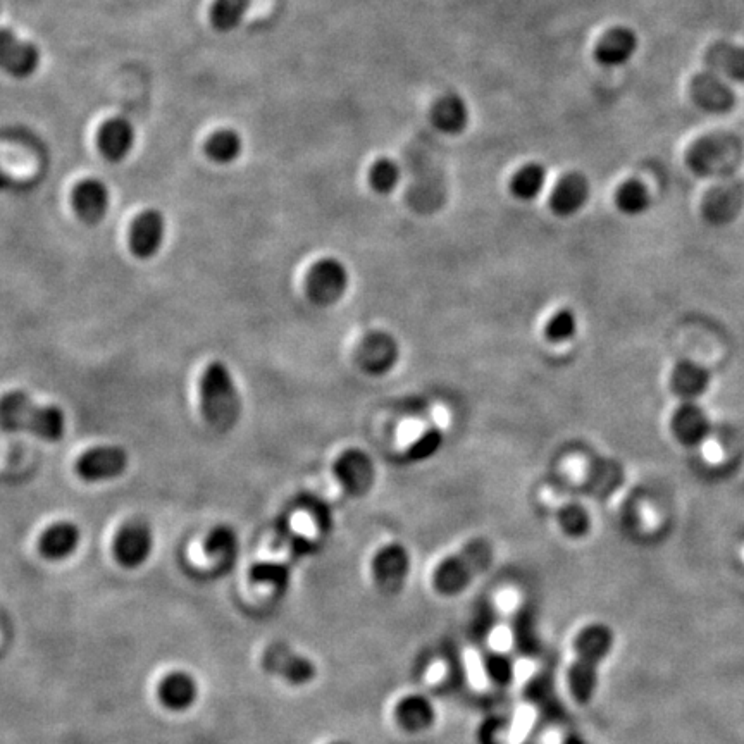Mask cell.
<instances>
[{"instance_id": "3", "label": "cell", "mask_w": 744, "mask_h": 744, "mask_svg": "<svg viewBox=\"0 0 744 744\" xmlns=\"http://www.w3.org/2000/svg\"><path fill=\"white\" fill-rule=\"evenodd\" d=\"M614 645V634L608 627L595 626L586 627L577 634L574 650L576 660L569 670V684H571L572 696L579 703H588L591 696L595 695L596 682H598V667L603 658L607 657Z\"/></svg>"}, {"instance_id": "14", "label": "cell", "mask_w": 744, "mask_h": 744, "mask_svg": "<svg viewBox=\"0 0 744 744\" xmlns=\"http://www.w3.org/2000/svg\"><path fill=\"white\" fill-rule=\"evenodd\" d=\"M589 199V183L581 173H569L558 180L550 195V209L558 217H571L583 209Z\"/></svg>"}, {"instance_id": "34", "label": "cell", "mask_w": 744, "mask_h": 744, "mask_svg": "<svg viewBox=\"0 0 744 744\" xmlns=\"http://www.w3.org/2000/svg\"><path fill=\"white\" fill-rule=\"evenodd\" d=\"M250 577L254 583L271 584L276 589H285L290 581V571L283 564L259 562L252 567Z\"/></svg>"}, {"instance_id": "15", "label": "cell", "mask_w": 744, "mask_h": 744, "mask_svg": "<svg viewBox=\"0 0 744 744\" xmlns=\"http://www.w3.org/2000/svg\"><path fill=\"white\" fill-rule=\"evenodd\" d=\"M73 207L83 223L99 224L109 209V190L100 180H83L73 192Z\"/></svg>"}, {"instance_id": "7", "label": "cell", "mask_w": 744, "mask_h": 744, "mask_svg": "<svg viewBox=\"0 0 744 744\" xmlns=\"http://www.w3.org/2000/svg\"><path fill=\"white\" fill-rule=\"evenodd\" d=\"M357 366L371 376H383L397 366L400 348L393 336L383 331H372L357 347Z\"/></svg>"}, {"instance_id": "9", "label": "cell", "mask_w": 744, "mask_h": 744, "mask_svg": "<svg viewBox=\"0 0 744 744\" xmlns=\"http://www.w3.org/2000/svg\"><path fill=\"white\" fill-rule=\"evenodd\" d=\"M262 665L267 672L285 679L290 684L302 686L316 677V667L309 658L283 643L271 645L262 655Z\"/></svg>"}, {"instance_id": "25", "label": "cell", "mask_w": 744, "mask_h": 744, "mask_svg": "<svg viewBox=\"0 0 744 744\" xmlns=\"http://www.w3.org/2000/svg\"><path fill=\"white\" fill-rule=\"evenodd\" d=\"M204 550L219 565H230L236 560L238 538L235 531L228 526H217L207 534Z\"/></svg>"}, {"instance_id": "24", "label": "cell", "mask_w": 744, "mask_h": 744, "mask_svg": "<svg viewBox=\"0 0 744 744\" xmlns=\"http://www.w3.org/2000/svg\"><path fill=\"white\" fill-rule=\"evenodd\" d=\"M545 185V168L540 164H526L514 174V178L510 181V192L515 199L531 202L540 197L541 192L545 190Z\"/></svg>"}, {"instance_id": "4", "label": "cell", "mask_w": 744, "mask_h": 744, "mask_svg": "<svg viewBox=\"0 0 744 744\" xmlns=\"http://www.w3.org/2000/svg\"><path fill=\"white\" fill-rule=\"evenodd\" d=\"M493 560V548L484 540H474L443 560L434 571V588L441 595H457L474 581V577L490 567Z\"/></svg>"}, {"instance_id": "29", "label": "cell", "mask_w": 744, "mask_h": 744, "mask_svg": "<svg viewBox=\"0 0 744 744\" xmlns=\"http://www.w3.org/2000/svg\"><path fill=\"white\" fill-rule=\"evenodd\" d=\"M707 372L701 371L698 367L684 366L677 367L672 374V390L681 397H696L707 388Z\"/></svg>"}, {"instance_id": "23", "label": "cell", "mask_w": 744, "mask_h": 744, "mask_svg": "<svg viewBox=\"0 0 744 744\" xmlns=\"http://www.w3.org/2000/svg\"><path fill=\"white\" fill-rule=\"evenodd\" d=\"M398 724L409 732H421L433 726L434 708L422 696H409L400 701L397 707Z\"/></svg>"}, {"instance_id": "33", "label": "cell", "mask_w": 744, "mask_h": 744, "mask_svg": "<svg viewBox=\"0 0 744 744\" xmlns=\"http://www.w3.org/2000/svg\"><path fill=\"white\" fill-rule=\"evenodd\" d=\"M558 524L567 536L579 538L589 531V515L581 505H565L558 512Z\"/></svg>"}, {"instance_id": "13", "label": "cell", "mask_w": 744, "mask_h": 744, "mask_svg": "<svg viewBox=\"0 0 744 744\" xmlns=\"http://www.w3.org/2000/svg\"><path fill=\"white\" fill-rule=\"evenodd\" d=\"M164 233H166V221L161 212L143 211L131 224V254L142 261L152 259L164 242Z\"/></svg>"}, {"instance_id": "2", "label": "cell", "mask_w": 744, "mask_h": 744, "mask_svg": "<svg viewBox=\"0 0 744 744\" xmlns=\"http://www.w3.org/2000/svg\"><path fill=\"white\" fill-rule=\"evenodd\" d=\"M202 414L212 429L226 433L235 428L242 414V398L235 379L224 362H211L200 381Z\"/></svg>"}, {"instance_id": "21", "label": "cell", "mask_w": 744, "mask_h": 744, "mask_svg": "<svg viewBox=\"0 0 744 744\" xmlns=\"http://www.w3.org/2000/svg\"><path fill=\"white\" fill-rule=\"evenodd\" d=\"M693 99L710 112H726L734 106V92L710 75L696 76L691 85Z\"/></svg>"}, {"instance_id": "28", "label": "cell", "mask_w": 744, "mask_h": 744, "mask_svg": "<svg viewBox=\"0 0 744 744\" xmlns=\"http://www.w3.org/2000/svg\"><path fill=\"white\" fill-rule=\"evenodd\" d=\"M250 0H216L211 11L212 26L221 33H230L240 25Z\"/></svg>"}, {"instance_id": "35", "label": "cell", "mask_w": 744, "mask_h": 744, "mask_svg": "<svg viewBox=\"0 0 744 744\" xmlns=\"http://www.w3.org/2000/svg\"><path fill=\"white\" fill-rule=\"evenodd\" d=\"M441 445H443V434L438 429H429L426 433L422 434L421 438H417L409 450L405 453V457L410 462H424V460L431 459L434 453H438Z\"/></svg>"}, {"instance_id": "17", "label": "cell", "mask_w": 744, "mask_h": 744, "mask_svg": "<svg viewBox=\"0 0 744 744\" xmlns=\"http://www.w3.org/2000/svg\"><path fill=\"white\" fill-rule=\"evenodd\" d=\"M80 541L81 533L76 524L68 521L56 522L40 536L38 552L47 560L57 562L71 557L80 546Z\"/></svg>"}, {"instance_id": "1", "label": "cell", "mask_w": 744, "mask_h": 744, "mask_svg": "<svg viewBox=\"0 0 744 744\" xmlns=\"http://www.w3.org/2000/svg\"><path fill=\"white\" fill-rule=\"evenodd\" d=\"M0 428L59 441L66 431V416L57 405H38L25 391H11L0 398Z\"/></svg>"}, {"instance_id": "11", "label": "cell", "mask_w": 744, "mask_h": 744, "mask_svg": "<svg viewBox=\"0 0 744 744\" xmlns=\"http://www.w3.org/2000/svg\"><path fill=\"white\" fill-rule=\"evenodd\" d=\"M410 571L409 552L402 545H386L372 560L374 581L385 595H397Z\"/></svg>"}, {"instance_id": "8", "label": "cell", "mask_w": 744, "mask_h": 744, "mask_svg": "<svg viewBox=\"0 0 744 744\" xmlns=\"http://www.w3.org/2000/svg\"><path fill=\"white\" fill-rule=\"evenodd\" d=\"M128 467V453L121 447H95L83 453L76 462V474L87 483H100L123 476Z\"/></svg>"}, {"instance_id": "32", "label": "cell", "mask_w": 744, "mask_h": 744, "mask_svg": "<svg viewBox=\"0 0 744 744\" xmlns=\"http://www.w3.org/2000/svg\"><path fill=\"white\" fill-rule=\"evenodd\" d=\"M672 426H674V433L684 443H695L701 434L705 433L707 422H705V417L701 416L700 410L688 407V409H682L677 412Z\"/></svg>"}, {"instance_id": "5", "label": "cell", "mask_w": 744, "mask_h": 744, "mask_svg": "<svg viewBox=\"0 0 744 744\" xmlns=\"http://www.w3.org/2000/svg\"><path fill=\"white\" fill-rule=\"evenodd\" d=\"M350 276L343 262L335 257H324L314 262L305 278V292L317 307H331L345 297Z\"/></svg>"}, {"instance_id": "22", "label": "cell", "mask_w": 744, "mask_h": 744, "mask_svg": "<svg viewBox=\"0 0 744 744\" xmlns=\"http://www.w3.org/2000/svg\"><path fill=\"white\" fill-rule=\"evenodd\" d=\"M705 62L713 71H720L732 80L744 81V49L717 42L708 47Z\"/></svg>"}, {"instance_id": "31", "label": "cell", "mask_w": 744, "mask_h": 744, "mask_svg": "<svg viewBox=\"0 0 744 744\" xmlns=\"http://www.w3.org/2000/svg\"><path fill=\"white\" fill-rule=\"evenodd\" d=\"M577 333V317L571 309H560L545 326L546 340L555 345L571 341Z\"/></svg>"}, {"instance_id": "36", "label": "cell", "mask_w": 744, "mask_h": 744, "mask_svg": "<svg viewBox=\"0 0 744 744\" xmlns=\"http://www.w3.org/2000/svg\"><path fill=\"white\" fill-rule=\"evenodd\" d=\"M9 185H11V178L0 168V190H6Z\"/></svg>"}, {"instance_id": "10", "label": "cell", "mask_w": 744, "mask_h": 744, "mask_svg": "<svg viewBox=\"0 0 744 744\" xmlns=\"http://www.w3.org/2000/svg\"><path fill=\"white\" fill-rule=\"evenodd\" d=\"M333 472L341 488L352 496L366 495L376 478L371 457L357 448H350L347 452L341 453L336 459Z\"/></svg>"}, {"instance_id": "12", "label": "cell", "mask_w": 744, "mask_h": 744, "mask_svg": "<svg viewBox=\"0 0 744 744\" xmlns=\"http://www.w3.org/2000/svg\"><path fill=\"white\" fill-rule=\"evenodd\" d=\"M40 52L37 45L16 37L13 31L0 28V69L14 78H28L37 71Z\"/></svg>"}, {"instance_id": "19", "label": "cell", "mask_w": 744, "mask_h": 744, "mask_svg": "<svg viewBox=\"0 0 744 744\" xmlns=\"http://www.w3.org/2000/svg\"><path fill=\"white\" fill-rule=\"evenodd\" d=\"M638 47V38L627 28H612L596 45V61L603 66H620L629 61Z\"/></svg>"}, {"instance_id": "30", "label": "cell", "mask_w": 744, "mask_h": 744, "mask_svg": "<svg viewBox=\"0 0 744 744\" xmlns=\"http://www.w3.org/2000/svg\"><path fill=\"white\" fill-rule=\"evenodd\" d=\"M400 168L397 166V162L391 161V159H378V161L372 164L367 174V181L374 192L379 195H388L397 188L400 183Z\"/></svg>"}, {"instance_id": "37", "label": "cell", "mask_w": 744, "mask_h": 744, "mask_svg": "<svg viewBox=\"0 0 744 744\" xmlns=\"http://www.w3.org/2000/svg\"><path fill=\"white\" fill-rule=\"evenodd\" d=\"M333 744H345V743H333Z\"/></svg>"}, {"instance_id": "18", "label": "cell", "mask_w": 744, "mask_h": 744, "mask_svg": "<svg viewBox=\"0 0 744 744\" xmlns=\"http://www.w3.org/2000/svg\"><path fill=\"white\" fill-rule=\"evenodd\" d=\"M135 143V131L126 119L112 118L99 131V149L107 161L121 162Z\"/></svg>"}, {"instance_id": "26", "label": "cell", "mask_w": 744, "mask_h": 744, "mask_svg": "<svg viewBox=\"0 0 744 744\" xmlns=\"http://www.w3.org/2000/svg\"><path fill=\"white\" fill-rule=\"evenodd\" d=\"M205 154L219 164H230L242 154V138L233 130H219L205 143Z\"/></svg>"}, {"instance_id": "16", "label": "cell", "mask_w": 744, "mask_h": 744, "mask_svg": "<svg viewBox=\"0 0 744 744\" xmlns=\"http://www.w3.org/2000/svg\"><path fill=\"white\" fill-rule=\"evenodd\" d=\"M157 695L162 707L168 708L171 712H185L192 708L199 698V684L188 672L174 670L162 679Z\"/></svg>"}, {"instance_id": "27", "label": "cell", "mask_w": 744, "mask_h": 744, "mask_svg": "<svg viewBox=\"0 0 744 744\" xmlns=\"http://www.w3.org/2000/svg\"><path fill=\"white\" fill-rule=\"evenodd\" d=\"M615 205L620 212L627 216H638L645 212L650 205V193L641 181L629 180L617 188Z\"/></svg>"}, {"instance_id": "20", "label": "cell", "mask_w": 744, "mask_h": 744, "mask_svg": "<svg viewBox=\"0 0 744 744\" xmlns=\"http://www.w3.org/2000/svg\"><path fill=\"white\" fill-rule=\"evenodd\" d=\"M431 123L445 135H459L469 124V111L459 95H443L431 109Z\"/></svg>"}, {"instance_id": "6", "label": "cell", "mask_w": 744, "mask_h": 744, "mask_svg": "<svg viewBox=\"0 0 744 744\" xmlns=\"http://www.w3.org/2000/svg\"><path fill=\"white\" fill-rule=\"evenodd\" d=\"M154 550V536L149 524L143 521L126 522L112 545L114 557L124 569L142 567Z\"/></svg>"}]
</instances>
